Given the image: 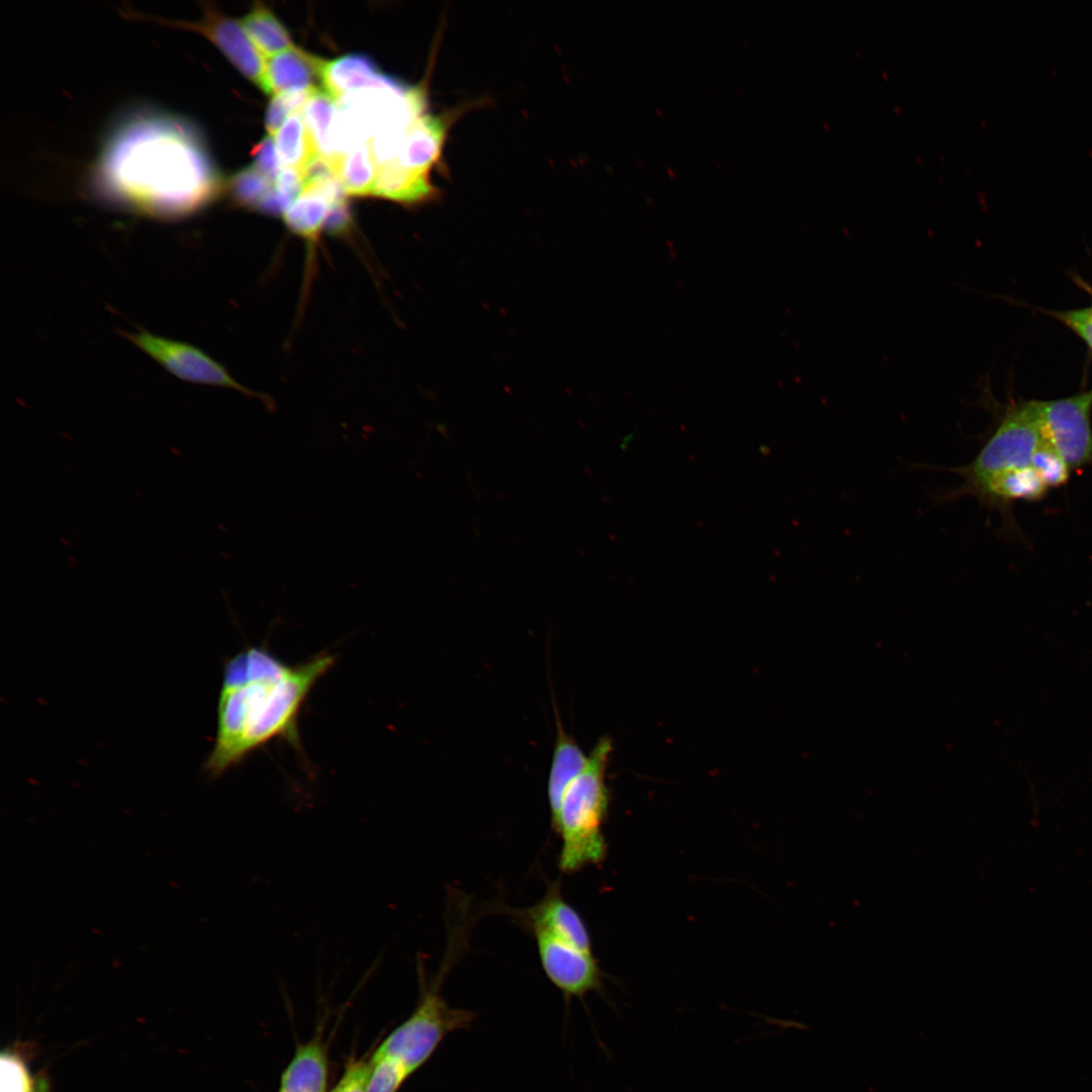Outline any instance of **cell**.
Here are the masks:
<instances>
[{
  "label": "cell",
  "instance_id": "cell-2",
  "mask_svg": "<svg viewBox=\"0 0 1092 1092\" xmlns=\"http://www.w3.org/2000/svg\"><path fill=\"white\" fill-rule=\"evenodd\" d=\"M334 663L318 654L290 665L263 647H249L224 665L216 732L203 769L217 778L276 738L298 746L300 710L316 681Z\"/></svg>",
  "mask_w": 1092,
  "mask_h": 1092
},
{
  "label": "cell",
  "instance_id": "cell-9",
  "mask_svg": "<svg viewBox=\"0 0 1092 1092\" xmlns=\"http://www.w3.org/2000/svg\"><path fill=\"white\" fill-rule=\"evenodd\" d=\"M152 21L200 33L214 43L238 70L258 86L266 63L240 22L221 13L211 4L202 5V16L195 21L153 17Z\"/></svg>",
  "mask_w": 1092,
  "mask_h": 1092
},
{
  "label": "cell",
  "instance_id": "cell-1",
  "mask_svg": "<svg viewBox=\"0 0 1092 1092\" xmlns=\"http://www.w3.org/2000/svg\"><path fill=\"white\" fill-rule=\"evenodd\" d=\"M93 187L107 202L161 219L200 210L221 188L201 133L161 111H139L107 135L93 169Z\"/></svg>",
  "mask_w": 1092,
  "mask_h": 1092
},
{
  "label": "cell",
  "instance_id": "cell-5",
  "mask_svg": "<svg viewBox=\"0 0 1092 1092\" xmlns=\"http://www.w3.org/2000/svg\"><path fill=\"white\" fill-rule=\"evenodd\" d=\"M1041 439L1035 400L1010 401L975 458L965 465L945 468L963 479L959 486L949 490L960 491L994 475L1030 466L1032 454Z\"/></svg>",
  "mask_w": 1092,
  "mask_h": 1092
},
{
  "label": "cell",
  "instance_id": "cell-17",
  "mask_svg": "<svg viewBox=\"0 0 1092 1092\" xmlns=\"http://www.w3.org/2000/svg\"><path fill=\"white\" fill-rule=\"evenodd\" d=\"M377 168L369 142L357 145L337 159L338 179L350 195H372Z\"/></svg>",
  "mask_w": 1092,
  "mask_h": 1092
},
{
  "label": "cell",
  "instance_id": "cell-3",
  "mask_svg": "<svg viewBox=\"0 0 1092 1092\" xmlns=\"http://www.w3.org/2000/svg\"><path fill=\"white\" fill-rule=\"evenodd\" d=\"M612 749L609 736L599 739L583 769L566 788L552 823L561 838L558 867L565 874L597 864L605 857L602 825L610 801L606 770Z\"/></svg>",
  "mask_w": 1092,
  "mask_h": 1092
},
{
  "label": "cell",
  "instance_id": "cell-8",
  "mask_svg": "<svg viewBox=\"0 0 1092 1092\" xmlns=\"http://www.w3.org/2000/svg\"><path fill=\"white\" fill-rule=\"evenodd\" d=\"M532 931L542 969L565 1000L583 999L587 993L602 990L601 972L593 953L543 929Z\"/></svg>",
  "mask_w": 1092,
  "mask_h": 1092
},
{
  "label": "cell",
  "instance_id": "cell-13",
  "mask_svg": "<svg viewBox=\"0 0 1092 1092\" xmlns=\"http://www.w3.org/2000/svg\"><path fill=\"white\" fill-rule=\"evenodd\" d=\"M554 709L556 738L547 784L551 823L555 821L558 815L561 800L566 788L583 769L588 758L575 739L563 729L555 705Z\"/></svg>",
  "mask_w": 1092,
  "mask_h": 1092
},
{
  "label": "cell",
  "instance_id": "cell-22",
  "mask_svg": "<svg viewBox=\"0 0 1092 1092\" xmlns=\"http://www.w3.org/2000/svg\"><path fill=\"white\" fill-rule=\"evenodd\" d=\"M229 191L240 205L257 208L272 188L270 181L254 167H246L229 180Z\"/></svg>",
  "mask_w": 1092,
  "mask_h": 1092
},
{
  "label": "cell",
  "instance_id": "cell-21",
  "mask_svg": "<svg viewBox=\"0 0 1092 1092\" xmlns=\"http://www.w3.org/2000/svg\"><path fill=\"white\" fill-rule=\"evenodd\" d=\"M1030 466L1049 489L1066 484L1070 478V466L1043 437L1032 454Z\"/></svg>",
  "mask_w": 1092,
  "mask_h": 1092
},
{
  "label": "cell",
  "instance_id": "cell-12",
  "mask_svg": "<svg viewBox=\"0 0 1092 1092\" xmlns=\"http://www.w3.org/2000/svg\"><path fill=\"white\" fill-rule=\"evenodd\" d=\"M394 79L379 72L374 62L358 54L346 55L324 62L321 82L324 90L336 101L364 88L389 85Z\"/></svg>",
  "mask_w": 1092,
  "mask_h": 1092
},
{
  "label": "cell",
  "instance_id": "cell-20",
  "mask_svg": "<svg viewBox=\"0 0 1092 1092\" xmlns=\"http://www.w3.org/2000/svg\"><path fill=\"white\" fill-rule=\"evenodd\" d=\"M275 146L280 164L299 171L310 157L317 154L301 112L287 117L276 132Z\"/></svg>",
  "mask_w": 1092,
  "mask_h": 1092
},
{
  "label": "cell",
  "instance_id": "cell-15",
  "mask_svg": "<svg viewBox=\"0 0 1092 1092\" xmlns=\"http://www.w3.org/2000/svg\"><path fill=\"white\" fill-rule=\"evenodd\" d=\"M372 195L414 205L435 199L438 190L429 176L412 172L393 161L378 166Z\"/></svg>",
  "mask_w": 1092,
  "mask_h": 1092
},
{
  "label": "cell",
  "instance_id": "cell-27",
  "mask_svg": "<svg viewBox=\"0 0 1092 1092\" xmlns=\"http://www.w3.org/2000/svg\"><path fill=\"white\" fill-rule=\"evenodd\" d=\"M254 168L270 182L275 181L280 171V161L276 146L270 135L265 136L252 151Z\"/></svg>",
  "mask_w": 1092,
  "mask_h": 1092
},
{
  "label": "cell",
  "instance_id": "cell-24",
  "mask_svg": "<svg viewBox=\"0 0 1092 1092\" xmlns=\"http://www.w3.org/2000/svg\"><path fill=\"white\" fill-rule=\"evenodd\" d=\"M315 88L306 91L285 92L275 95L266 112V128L270 134H276L291 112H298ZM292 114V113H291Z\"/></svg>",
  "mask_w": 1092,
  "mask_h": 1092
},
{
  "label": "cell",
  "instance_id": "cell-25",
  "mask_svg": "<svg viewBox=\"0 0 1092 1092\" xmlns=\"http://www.w3.org/2000/svg\"><path fill=\"white\" fill-rule=\"evenodd\" d=\"M1 1092H33V1081L23 1061L12 1053L1 1055Z\"/></svg>",
  "mask_w": 1092,
  "mask_h": 1092
},
{
  "label": "cell",
  "instance_id": "cell-19",
  "mask_svg": "<svg viewBox=\"0 0 1092 1092\" xmlns=\"http://www.w3.org/2000/svg\"><path fill=\"white\" fill-rule=\"evenodd\" d=\"M242 26L256 48L265 56L271 57L292 48L287 29L273 12L261 3H256L244 16Z\"/></svg>",
  "mask_w": 1092,
  "mask_h": 1092
},
{
  "label": "cell",
  "instance_id": "cell-7",
  "mask_svg": "<svg viewBox=\"0 0 1092 1092\" xmlns=\"http://www.w3.org/2000/svg\"><path fill=\"white\" fill-rule=\"evenodd\" d=\"M124 336L171 374L184 381L230 387L258 397L268 404L267 396H261L243 386L221 364L190 344L157 336L144 330L125 333Z\"/></svg>",
  "mask_w": 1092,
  "mask_h": 1092
},
{
  "label": "cell",
  "instance_id": "cell-16",
  "mask_svg": "<svg viewBox=\"0 0 1092 1092\" xmlns=\"http://www.w3.org/2000/svg\"><path fill=\"white\" fill-rule=\"evenodd\" d=\"M334 200L318 188L304 189L284 212L286 225L307 242H315Z\"/></svg>",
  "mask_w": 1092,
  "mask_h": 1092
},
{
  "label": "cell",
  "instance_id": "cell-23",
  "mask_svg": "<svg viewBox=\"0 0 1092 1092\" xmlns=\"http://www.w3.org/2000/svg\"><path fill=\"white\" fill-rule=\"evenodd\" d=\"M370 1061L372 1069L366 1092H396L411 1076L400 1063L391 1058L385 1057L377 1060L371 1059Z\"/></svg>",
  "mask_w": 1092,
  "mask_h": 1092
},
{
  "label": "cell",
  "instance_id": "cell-10",
  "mask_svg": "<svg viewBox=\"0 0 1092 1092\" xmlns=\"http://www.w3.org/2000/svg\"><path fill=\"white\" fill-rule=\"evenodd\" d=\"M524 916L531 929H543L585 952L593 953L589 935L582 919L563 899L557 884L551 886L539 902L527 909Z\"/></svg>",
  "mask_w": 1092,
  "mask_h": 1092
},
{
  "label": "cell",
  "instance_id": "cell-28",
  "mask_svg": "<svg viewBox=\"0 0 1092 1092\" xmlns=\"http://www.w3.org/2000/svg\"><path fill=\"white\" fill-rule=\"evenodd\" d=\"M371 1061H358L350 1065L331 1092H366L371 1073Z\"/></svg>",
  "mask_w": 1092,
  "mask_h": 1092
},
{
  "label": "cell",
  "instance_id": "cell-11",
  "mask_svg": "<svg viewBox=\"0 0 1092 1092\" xmlns=\"http://www.w3.org/2000/svg\"><path fill=\"white\" fill-rule=\"evenodd\" d=\"M325 60L298 48L271 56L266 63L260 88L267 94L306 91L321 81Z\"/></svg>",
  "mask_w": 1092,
  "mask_h": 1092
},
{
  "label": "cell",
  "instance_id": "cell-31",
  "mask_svg": "<svg viewBox=\"0 0 1092 1092\" xmlns=\"http://www.w3.org/2000/svg\"><path fill=\"white\" fill-rule=\"evenodd\" d=\"M352 221L351 211L345 198L334 201L329 209L325 228L333 234H342L348 231Z\"/></svg>",
  "mask_w": 1092,
  "mask_h": 1092
},
{
  "label": "cell",
  "instance_id": "cell-4",
  "mask_svg": "<svg viewBox=\"0 0 1092 1092\" xmlns=\"http://www.w3.org/2000/svg\"><path fill=\"white\" fill-rule=\"evenodd\" d=\"M449 958L440 972L430 981L418 962L421 994L413 1013L379 1045L372 1060L391 1058L412 1075L434 1055L441 1042L452 1032L470 1028L476 1014L452 1007L442 995L444 975L449 970Z\"/></svg>",
  "mask_w": 1092,
  "mask_h": 1092
},
{
  "label": "cell",
  "instance_id": "cell-29",
  "mask_svg": "<svg viewBox=\"0 0 1092 1092\" xmlns=\"http://www.w3.org/2000/svg\"><path fill=\"white\" fill-rule=\"evenodd\" d=\"M1058 315L1059 318L1077 333L1092 350V307L1065 311Z\"/></svg>",
  "mask_w": 1092,
  "mask_h": 1092
},
{
  "label": "cell",
  "instance_id": "cell-30",
  "mask_svg": "<svg viewBox=\"0 0 1092 1092\" xmlns=\"http://www.w3.org/2000/svg\"><path fill=\"white\" fill-rule=\"evenodd\" d=\"M274 188L293 203L303 191L300 171L294 168H285L274 181Z\"/></svg>",
  "mask_w": 1092,
  "mask_h": 1092
},
{
  "label": "cell",
  "instance_id": "cell-18",
  "mask_svg": "<svg viewBox=\"0 0 1092 1092\" xmlns=\"http://www.w3.org/2000/svg\"><path fill=\"white\" fill-rule=\"evenodd\" d=\"M336 109L337 101L324 89L315 88L301 112L316 153L332 160L340 157L332 142Z\"/></svg>",
  "mask_w": 1092,
  "mask_h": 1092
},
{
  "label": "cell",
  "instance_id": "cell-6",
  "mask_svg": "<svg viewBox=\"0 0 1092 1092\" xmlns=\"http://www.w3.org/2000/svg\"><path fill=\"white\" fill-rule=\"evenodd\" d=\"M1042 437L1071 470L1092 465V389L1073 396L1035 400Z\"/></svg>",
  "mask_w": 1092,
  "mask_h": 1092
},
{
  "label": "cell",
  "instance_id": "cell-14",
  "mask_svg": "<svg viewBox=\"0 0 1092 1092\" xmlns=\"http://www.w3.org/2000/svg\"><path fill=\"white\" fill-rule=\"evenodd\" d=\"M328 1057L321 1041L313 1039L297 1046L282 1074L278 1092H326Z\"/></svg>",
  "mask_w": 1092,
  "mask_h": 1092
},
{
  "label": "cell",
  "instance_id": "cell-26",
  "mask_svg": "<svg viewBox=\"0 0 1092 1092\" xmlns=\"http://www.w3.org/2000/svg\"><path fill=\"white\" fill-rule=\"evenodd\" d=\"M303 190L317 187L338 179L337 159L332 160L314 154L300 169Z\"/></svg>",
  "mask_w": 1092,
  "mask_h": 1092
}]
</instances>
